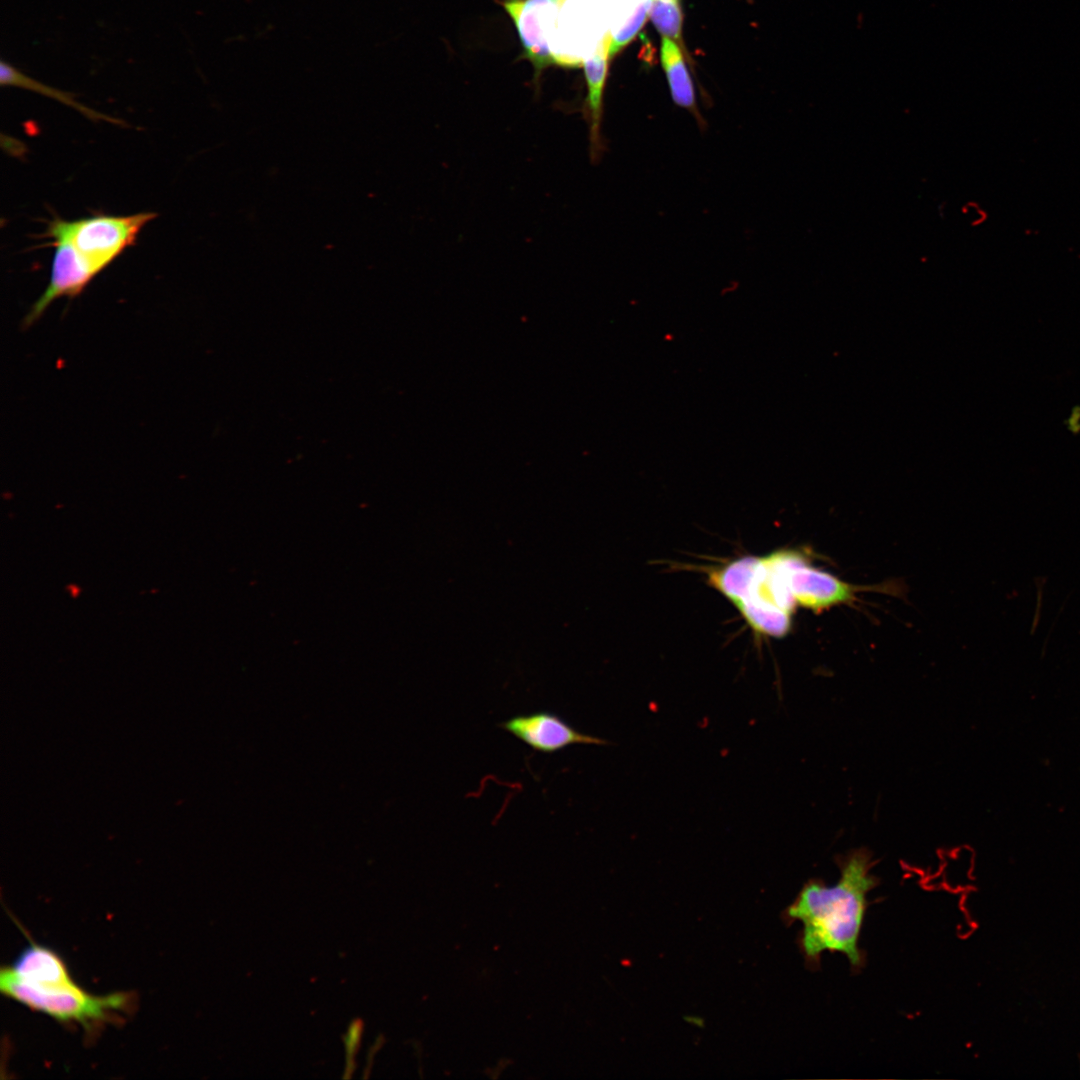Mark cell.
Listing matches in <instances>:
<instances>
[{"label": "cell", "mask_w": 1080, "mask_h": 1080, "mask_svg": "<svg viewBox=\"0 0 1080 1080\" xmlns=\"http://www.w3.org/2000/svg\"><path fill=\"white\" fill-rule=\"evenodd\" d=\"M840 876L833 885L810 879L783 911L787 924L802 923L798 945L807 965L818 967L823 952L841 953L853 968L865 962L859 939L869 901L879 883L871 873L872 854L864 848L850 851L838 861Z\"/></svg>", "instance_id": "1"}, {"label": "cell", "mask_w": 1080, "mask_h": 1080, "mask_svg": "<svg viewBox=\"0 0 1080 1080\" xmlns=\"http://www.w3.org/2000/svg\"><path fill=\"white\" fill-rule=\"evenodd\" d=\"M2 994L28 1008L54 1018L59 1022L79 1023L86 1030L115 1020L119 1013L127 1012L132 1003L131 993L116 992L96 996L83 990L77 983L57 988L39 989L21 981L9 967L0 971Z\"/></svg>", "instance_id": "2"}, {"label": "cell", "mask_w": 1080, "mask_h": 1080, "mask_svg": "<svg viewBox=\"0 0 1080 1080\" xmlns=\"http://www.w3.org/2000/svg\"><path fill=\"white\" fill-rule=\"evenodd\" d=\"M156 216L141 212L129 216L94 215L74 221L54 218L45 235L67 239L101 272L135 243L141 229Z\"/></svg>", "instance_id": "3"}, {"label": "cell", "mask_w": 1080, "mask_h": 1080, "mask_svg": "<svg viewBox=\"0 0 1080 1080\" xmlns=\"http://www.w3.org/2000/svg\"><path fill=\"white\" fill-rule=\"evenodd\" d=\"M612 0H558L550 40L553 64L580 66L610 33Z\"/></svg>", "instance_id": "4"}, {"label": "cell", "mask_w": 1080, "mask_h": 1080, "mask_svg": "<svg viewBox=\"0 0 1080 1080\" xmlns=\"http://www.w3.org/2000/svg\"><path fill=\"white\" fill-rule=\"evenodd\" d=\"M50 239L54 246V256L49 283L24 318L26 327L40 318L53 301L79 295L100 273L70 241L63 237Z\"/></svg>", "instance_id": "5"}, {"label": "cell", "mask_w": 1080, "mask_h": 1080, "mask_svg": "<svg viewBox=\"0 0 1080 1080\" xmlns=\"http://www.w3.org/2000/svg\"><path fill=\"white\" fill-rule=\"evenodd\" d=\"M499 727L534 751L552 754L576 744L607 745V741L582 733L550 711L513 716Z\"/></svg>", "instance_id": "6"}, {"label": "cell", "mask_w": 1080, "mask_h": 1080, "mask_svg": "<svg viewBox=\"0 0 1080 1080\" xmlns=\"http://www.w3.org/2000/svg\"><path fill=\"white\" fill-rule=\"evenodd\" d=\"M504 7L515 23L526 56L536 72L553 64L549 44L558 0H506Z\"/></svg>", "instance_id": "7"}, {"label": "cell", "mask_w": 1080, "mask_h": 1080, "mask_svg": "<svg viewBox=\"0 0 1080 1080\" xmlns=\"http://www.w3.org/2000/svg\"><path fill=\"white\" fill-rule=\"evenodd\" d=\"M787 577L796 602L814 611L848 602L854 596V587L807 565L801 552L788 551Z\"/></svg>", "instance_id": "8"}, {"label": "cell", "mask_w": 1080, "mask_h": 1080, "mask_svg": "<svg viewBox=\"0 0 1080 1080\" xmlns=\"http://www.w3.org/2000/svg\"><path fill=\"white\" fill-rule=\"evenodd\" d=\"M611 35L603 39L597 49L583 62L587 84L585 116L589 126L590 156L593 161L600 158L603 151L601 133L603 114V93L608 73Z\"/></svg>", "instance_id": "9"}, {"label": "cell", "mask_w": 1080, "mask_h": 1080, "mask_svg": "<svg viewBox=\"0 0 1080 1080\" xmlns=\"http://www.w3.org/2000/svg\"><path fill=\"white\" fill-rule=\"evenodd\" d=\"M10 968L21 981L34 988L50 989L76 983L57 953L34 942L19 954Z\"/></svg>", "instance_id": "10"}, {"label": "cell", "mask_w": 1080, "mask_h": 1080, "mask_svg": "<svg viewBox=\"0 0 1080 1080\" xmlns=\"http://www.w3.org/2000/svg\"><path fill=\"white\" fill-rule=\"evenodd\" d=\"M660 55L674 103L692 112L698 121H703L697 109L694 85L678 45L663 37Z\"/></svg>", "instance_id": "11"}, {"label": "cell", "mask_w": 1080, "mask_h": 1080, "mask_svg": "<svg viewBox=\"0 0 1080 1080\" xmlns=\"http://www.w3.org/2000/svg\"><path fill=\"white\" fill-rule=\"evenodd\" d=\"M0 82L2 86H15L18 88L37 92L49 98L55 99L64 105L76 109L83 115L93 120L104 119L113 123H119L108 116L90 109L77 102L73 94L48 86L21 72L11 63L2 60L0 62Z\"/></svg>", "instance_id": "12"}, {"label": "cell", "mask_w": 1080, "mask_h": 1080, "mask_svg": "<svg viewBox=\"0 0 1080 1080\" xmlns=\"http://www.w3.org/2000/svg\"><path fill=\"white\" fill-rule=\"evenodd\" d=\"M649 16L663 37L681 42L682 12L679 0H651Z\"/></svg>", "instance_id": "13"}, {"label": "cell", "mask_w": 1080, "mask_h": 1080, "mask_svg": "<svg viewBox=\"0 0 1080 1080\" xmlns=\"http://www.w3.org/2000/svg\"><path fill=\"white\" fill-rule=\"evenodd\" d=\"M362 1034L363 1022L360 1019H355L348 1026L347 1032L344 1036L346 1078L351 1077L355 1070V1057L361 1044Z\"/></svg>", "instance_id": "14"}, {"label": "cell", "mask_w": 1080, "mask_h": 1080, "mask_svg": "<svg viewBox=\"0 0 1080 1080\" xmlns=\"http://www.w3.org/2000/svg\"><path fill=\"white\" fill-rule=\"evenodd\" d=\"M1066 425L1070 432L1074 434L1080 432V406L1072 408L1071 414L1066 420Z\"/></svg>", "instance_id": "15"}]
</instances>
